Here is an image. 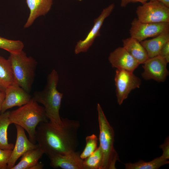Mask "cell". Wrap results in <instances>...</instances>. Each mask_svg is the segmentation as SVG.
Wrapping results in <instances>:
<instances>
[{
    "label": "cell",
    "instance_id": "1",
    "mask_svg": "<svg viewBox=\"0 0 169 169\" xmlns=\"http://www.w3.org/2000/svg\"><path fill=\"white\" fill-rule=\"evenodd\" d=\"M62 124L56 126L50 121L42 122L36 129L35 138L39 147L47 156L76 151L79 145V121L61 117Z\"/></svg>",
    "mask_w": 169,
    "mask_h": 169
},
{
    "label": "cell",
    "instance_id": "2",
    "mask_svg": "<svg viewBox=\"0 0 169 169\" xmlns=\"http://www.w3.org/2000/svg\"><path fill=\"white\" fill-rule=\"evenodd\" d=\"M59 76L57 72L53 69L48 75L44 89L35 92L32 98L44 106L48 119L53 125L59 126L62 124L59 110L63 94L57 90Z\"/></svg>",
    "mask_w": 169,
    "mask_h": 169
},
{
    "label": "cell",
    "instance_id": "3",
    "mask_svg": "<svg viewBox=\"0 0 169 169\" xmlns=\"http://www.w3.org/2000/svg\"><path fill=\"white\" fill-rule=\"evenodd\" d=\"M11 124L18 125L27 132L29 138L35 144L36 128L41 122L48 121L44 107L32 98L27 104L10 111Z\"/></svg>",
    "mask_w": 169,
    "mask_h": 169
},
{
    "label": "cell",
    "instance_id": "4",
    "mask_svg": "<svg viewBox=\"0 0 169 169\" xmlns=\"http://www.w3.org/2000/svg\"><path fill=\"white\" fill-rule=\"evenodd\" d=\"M97 110L100 130L99 146L102 153V161L100 169H115L116 162L120 161V160L114 147V130L99 104H97Z\"/></svg>",
    "mask_w": 169,
    "mask_h": 169
},
{
    "label": "cell",
    "instance_id": "5",
    "mask_svg": "<svg viewBox=\"0 0 169 169\" xmlns=\"http://www.w3.org/2000/svg\"><path fill=\"white\" fill-rule=\"evenodd\" d=\"M10 54L8 59L11 65L15 81L29 93L35 79L37 61L32 57L28 56L23 50Z\"/></svg>",
    "mask_w": 169,
    "mask_h": 169
},
{
    "label": "cell",
    "instance_id": "6",
    "mask_svg": "<svg viewBox=\"0 0 169 169\" xmlns=\"http://www.w3.org/2000/svg\"><path fill=\"white\" fill-rule=\"evenodd\" d=\"M137 19L143 23H169V8L157 0L149 1L138 6Z\"/></svg>",
    "mask_w": 169,
    "mask_h": 169
},
{
    "label": "cell",
    "instance_id": "7",
    "mask_svg": "<svg viewBox=\"0 0 169 169\" xmlns=\"http://www.w3.org/2000/svg\"><path fill=\"white\" fill-rule=\"evenodd\" d=\"M117 102L120 105L128 97L131 91L139 88L141 80L133 72L117 69L114 78Z\"/></svg>",
    "mask_w": 169,
    "mask_h": 169
},
{
    "label": "cell",
    "instance_id": "8",
    "mask_svg": "<svg viewBox=\"0 0 169 169\" xmlns=\"http://www.w3.org/2000/svg\"><path fill=\"white\" fill-rule=\"evenodd\" d=\"M168 31H169V22L143 23L135 18L131 23L129 32L130 37L141 42Z\"/></svg>",
    "mask_w": 169,
    "mask_h": 169
},
{
    "label": "cell",
    "instance_id": "9",
    "mask_svg": "<svg viewBox=\"0 0 169 169\" xmlns=\"http://www.w3.org/2000/svg\"><path fill=\"white\" fill-rule=\"evenodd\" d=\"M115 6L114 3L111 4L103 9L100 15L94 20V25L85 39L77 42L74 49L75 54L87 52L96 38L100 36V30L104 21L110 14Z\"/></svg>",
    "mask_w": 169,
    "mask_h": 169
},
{
    "label": "cell",
    "instance_id": "10",
    "mask_svg": "<svg viewBox=\"0 0 169 169\" xmlns=\"http://www.w3.org/2000/svg\"><path fill=\"white\" fill-rule=\"evenodd\" d=\"M167 64L158 55L148 58L143 64L144 70L141 74L142 77L146 80L152 79L159 82H164L169 74Z\"/></svg>",
    "mask_w": 169,
    "mask_h": 169
},
{
    "label": "cell",
    "instance_id": "11",
    "mask_svg": "<svg viewBox=\"0 0 169 169\" xmlns=\"http://www.w3.org/2000/svg\"><path fill=\"white\" fill-rule=\"evenodd\" d=\"M5 97L1 111L2 113L13 107L21 106L28 103L32 98L27 92L15 81L5 91Z\"/></svg>",
    "mask_w": 169,
    "mask_h": 169
},
{
    "label": "cell",
    "instance_id": "12",
    "mask_svg": "<svg viewBox=\"0 0 169 169\" xmlns=\"http://www.w3.org/2000/svg\"><path fill=\"white\" fill-rule=\"evenodd\" d=\"M80 153L76 151L62 154L54 153L48 156L50 166L54 168L84 169V160L80 157Z\"/></svg>",
    "mask_w": 169,
    "mask_h": 169
},
{
    "label": "cell",
    "instance_id": "13",
    "mask_svg": "<svg viewBox=\"0 0 169 169\" xmlns=\"http://www.w3.org/2000/svg\"><path fill=\"white\" fill-rule=\"evenodd\" d=\"M15 125L17 130L16 140L8 162L7 169H11L18 158L27 151L39 147L38 145L32 143L27 138L22 127Z\"/></svg>",
    "mask_w": 169,
    "mask_h": 169
},
{
    "label": "cell",
    "instance_id": "14",
    "mask_svg": "<svg viewBox=\"0 0 169 169\" xmlns=\"http://www.w3.org/2000/svg\"><path fill=\"white\" fill-rule=\"evenodd\" d=\"M108 59L112 68L133 72L140 64L123 47H119L111 52Z\"/></svg>",
    "mask_w": 169,
    "mask_h": 169
},
{
    "label": "cell",
    "instance_id": "15",
    "mask_svg": "<svg viewBox=\"0 0 169 169\" xmlns=\"http://www.w3.org/2000/svg\"><path fill=\"white\" fill-rule=\"evenodd\" d=\"M26 3L30 13L24 25L25 28L30 27L38 18L48 13L51 8L53 0H26Z\"/></svg>",
    "mask_w": 169,
    "mask_h": 169
},
{
    "label": "cell",
    "instance_id": "16",
    "mask_svg": "<svg viewBox=\"0 0 169 169\" xmlns=\"http://www.w3.org/2000/svg\"><path fill=\"white\" fill-rule=\"evenodd\" d=\"M123 47L140 64L149 58L147 52L140 42L130 37L122 40Z\"/></svg>",
    "mask_w": 169,
    "mask_h": 169
},
{
    "label": "cell",
    "instance_id": "17",
    "mask_svg": "<svg viewBox=\"0 0 169 169\" xmlns=\"http://www.w3.org/2000/svg\"><path fill=\"white\" fill-rule=\"evenodd\" d=\"M169 41V31L163 32L153 38L145 40L140 43L146 49L149 58L158 55L162 46Z\"/></svg>",
    "mask_w": 169,
    "mask_h": 169
},
{
    "label": "cell",
    "instance_id": "18",
    "mask_svg": "<svg viewBox=\"0 0 169 169\" xmlns=\"http://www.w3.org/2000/svg\"><path fill=\"white\" fill-rule=\"evenodd\" d=\"M15 81L9 60L0 56V90L5 92L6 89Z\"/></svg>",
    "mask_w": 169,
    "mask_h": 169
},
{
    "label": "cell",
    "instance_id": "19",
    "mask_svg": "<svg viewBox=\"0 0 169 169\" xmlns=\"http://www.w3.org/2000/svg\"><path fill=\"white\" fill-rule=\"evenodd\" d=\"M44 154L39 147L28 150L22 156L20 161L11 169H29L38 162Z\"/></svg>",
    "mask_w": 169,
    "mask_h": 169
},
{
    "label": "cell",
    "instance_id": "20",
    "mask_svg": "<svg viewBox=\"0 0 169 169\" xmlns=\"http://www.w3.org/2000/svg\"><path fill=\"white\" fill-rule=\"evenodd\" d=\"M9 113L7 111L0 115V148L12 150L14 145L8 143L7 137L8 129L11 124Z\"/></svg>",
    "mask_w": 169,
    "mask_h": 169
},
{
    "label": "cell",
    "instance_id": "21",
    "mask_svg": "<svg viewBox=\"0 0 169 169\" xmlns=\"http://www.w3.org/2000/svg\"><path fill=\"white\" fill-rule=\"evenodd\" d=\"M169 163V161L161 155L148 162L140 160L135 163H127L124 165L126 169H157Z\"/></svg>",
    "mask_w": 169,
    "mask_h": 169
},
{
    "label": "cell",
    "instance_id": "22",
    "mask_svg": "<svg viewBox=\"0 0 169 169\" xmlns=\"http://www.w3.org/2000/svg\"><path fill=\"white\" fill-rule=\"evenodd\" d=\"M102 159V151L99 146L91 155L83 160V169H100Z\"/></svg>",
    "mask_w": 169,
    "mask_h": 169
},
{
    "label": "cell",
    "instance_id": "23",
    "mask_svg": "<svg viewBox=\"0 0 169 169\" xmlns=\"http://www.w3.org/2000/svg\"><path fill=\"white\" fill-rule=\"evenodd\" d=\"M24 47L23 42L18 40L8 39L0 37V48L10 53H16L23 50Z\"/></svg>",
    "mask_w": 169,
    "mask_h": 169
},
{
    "label": "cell",
    "instance_id": "24",
    "mask_svg": "<svg viewBox=\"0 0 169 169\" xmlns=\"http://www.w3.org/2000/svg\"><path fill=\"white\" fill-rule=\"evenodd\" d=\"M98 138L94 134L86 137L85 146L82 152L80 154V157L82 159L87 158L96 150L98 147Z\"/></svg>",
    "mask_w": 169,
    "mask_h": 169
},
{
    "label": "cell",
    "instance_id": "25",
    "mask_svg": "<svg viewBox=\"0 0 169 169\" xmlns=\"http://www.w3.org/2000/svg\"><path fill=\"white\" fill-rule=\"evenodd\" d=\"M12 150L0 148V169H7L8 163Z\"/></svg>",
    "mask_w": 169,
    "mask_h": 169
},
{
    "label": "cell",
    "instance_id": "26",
    "mask_svg": "<svg viewBox=\"0 0 169 169\" xmlns=\"http://www.w3.org/2000/svg\"><path fill=\"white\" fill-rule=\"evenodd\" d=\"M163 59L166 62H169V41L162 46L158 55Z\"/></svg>",
    "mask_w": 169,
    "mask_h": 169
},
{
    "label": "cell",
    "instance_id": "27",
    "mask_svg": "<svg viewBox=\"0 0 169 169\" xmlns=\"http://www.w3.org/2000/svg\"><path fill=\"white\" fill-rule=\"evenodd\" d=\"M160 148L162 149L163 153L162 156L168 160L169 158V138H166L163 144L159 146Z\"/></svg>",
    "mask_w": 169,
    "mask_h": 169
},
{
    "label": "cell",
    "instance_id": "28",
    "mask_svg": "<svg viewBox=\"0 0 169 169\" xmlns=\"http://www.w3.org/2000/svg\"><path fill=\"white\" fill-rule=\"evenodd\" d=\"M156 0H121L120 6L122 7H125L129 3L140 2L143 4L148 1H153Z\"/></svg>",
    "mask_w": 169,
    "mask_h": 169
},
{
    "label": "cell",
    "instance_id": "29",
    "mask_svg": "<svg viewBox=\"0 0 169 169\" xmlns=\"http://www.w3.org/2000/svg\"><path fill=\"white\" fill-rule=\"evenodd\" d=\"M5 97V93L0 90V112H1L3 104Z\"/></svg>",
    "mask_w": 169,
    "mask_h": 169
},
{
    "label": "cell",
    "instance_id": "30",
    "mask_svg": "<svg viewBox=\"0 0 169 169\" xmlns=\"http://www.w3.org/2000/svg\"><path fill=\"white\" fill-rule=\"evenodd\" d=\"M44 166V164L42 162H38L31 167L29 169H42Z\"/></svg>",
    "mask_w": 169,
    "mask_h": 169
},
{
    "label": "cell",
    "instance_id": "31",
    "mask_svg": "<svg viewBox=\"0 0 169 169\" xmlns=\"http://www.w3.org/2000/svg\"><path fill=\"white\" fill-rule=\"evenodd\" d=\"M157 1L161 3L166 6L169 8V0H156Z\"/></svg>",
    "mask_w": 169,
    "mask_h": 169
},
{
    "label": "cell",
    "instance_id": "32",
    "mask_svg": "<svg viewBox=\"0 0 169 169\" xmlns=\"http://www.w3.org/2000/svg\"><path fill=\"white\" fill-rule=\"evenodd\" d=\"M78 0V1H82V0Z\"/></svg>",
    "mask_w": 169,
    "mask_h": 169
}]
</instances>
